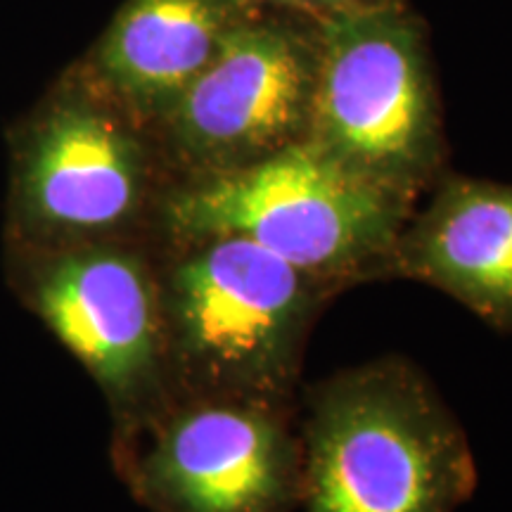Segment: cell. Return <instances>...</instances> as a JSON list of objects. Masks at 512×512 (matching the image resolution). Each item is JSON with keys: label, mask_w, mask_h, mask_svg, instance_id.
<instances>
[{"label": "cell", "mask_w": 512, "mask_h": 512, "mask_svg": "<svg viewBox=\"0 0 512 512\" xmlns=\"http://www.w3.org/2000/svg\"><path fill=\"white\" fill-rule=\"evenodd\" d=\"M297 432L302 512H456L477 486L463 427L399 356L306 389Z\"/></svg>", "instance_id": "obj_1"}, {"label": "cell", "mask_w": 512, "mask_h": 512, "mask_svg": "<svg viewBox=\"0 0 512 512\" xmlns=\"http://www.w3.org/2000/svg\"><path fill=\"white\" fill-rule=\"evenodd\" d=\"M413 209L304 138L245 169L185 181L162 219L174 238L242 235L339 292L394 278Z\"/></svg>", "instance_id": "obj_2"}, {"label": "cell", "mask_w": 512, "mask_h": 512, "mask_svg": "<svg viewBox=\"0 0 512 512\" xmlns=\"http://www.w3.org/2000/svg\"><path fill=\"white\" fill-rule=\"evenodd\" d=\"M176 240L183 256L159 287L162 330L197 399L294 408L306 342L335 290L242 235Z\"/></svg>", "instance_id": "obj_3"}, {"label": "cell", "mask_w": 512, "mask_h": 512, "mask_svg": "<svg viewBox=\"0 0 512 512\" xmlns=\"http://www.w3.org/2000/svg\"><path fill=\"white\" fill-rule=\"evenodd\" d=\"M318 22L306 138L366 181L413 202L439 178L444 128L418 19L403 0Z\"/></svg>", "instance_id": "obj_4"}, {"label": "cell", "mask_w": 512, "mask_h": 512, "mask_svg": "<svg viewBox=\"0 0 512 512\" xmlns=\"http://www.w3.org/2000/svg\"><path fill=\"white\" fill-rule=\"evenodd\" d=\"M316 19L261 10L230 34L162 126L188 181L245 169L309 133Z\"/></svg>", "instance_id": "obj_5"}, {"label": "cell", "mask_w": 512, "mask_h": 512, "mask_svg": "<svg viewBox=\"0 0 512 512\" xmlns=\"http://www.w3.org/2000/svg\"><path fill=\"white\" fill-rule=\"evenodd\" d=\"M157 512H302L297 408L195 399L140 465Z\"/></svg>", "instance_id": "obj_6"}, {"label": "cell", "mask_w": 512, "mask_h": 512, "mask_svg": "<svg viewBox=\"0 0 512 512\" xmlns=\"http://www.w3.org/2000/svg\"><path fill=\"white\" fill-rule=\"evenodd\" d=\"M100 93L60 102L31 147L24 195L50 226L105 233L136 219L143 207L145 147L131 114Z\"/></svg>", "instance_id": "obj_7"}, {"label": "cell", "mask_w": 512, "mask_h": 512, "mask_svg": "<svg viewBox=\"0 0 512 512\" xmlns=\"http://www.w3.org/2000/svg\"><path fill=\"white\" fill-rule=\"evenodd\" d=\"M50 330L100 384L128 396L164 354L162 294L138 254L93 247L62 259L41 287Z\"/></svg>", "instance_id": "obj_8"}, {"label": "cell", "mask_w": 512, "mask_h": 512, "mask_svg": "<svg viewBox=\"0 0 512 512\" xmlns=\"http://www.w3.org/2000/svg\"><path fill=\"white\" fill-rule=\"evenodd\" d=\"M394 278L432 285L498 332H512V185L451 176L408 216Z\"/></svg>", "instance_id": "obj_9"}, {"label": "cell", "mask_w": 512, "mask_h": 512, "mask_svg": "<svg viewBox=\"0 0 512 512\" xmlns=\"http://www.w3.org/2000/svg\"><path fill=\"white\" fill-rule=\"evenodd\" d=\"M249 0H128L95 50V79L138 124H162L240 24Z\"/></svg>", "instance_id": "obj_10"}, {"label": "cell", "mask_w": 512, "mask_h": 512, "mask_svg": "<svg viewBox=\"0 0 512 512\" xmlns=\"http://www.w3.org/2000/svg\"><path fill=\"white\" fill-rule=\"evenodd\" d=\"M249 3H254L256 8L261 10L273 8L283 12H294V15L311 17V19H323L332 15V12L382 3V0H249Z\"/></svg>", "instance_id": "obj_11"}]
</instances>
